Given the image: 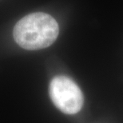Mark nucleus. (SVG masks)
<instances>
[{
  "label": "nucleus",
  "mask_w": 123,
  "mask_h": 123,
  "mask_svg": "<svg viewBox=\"0 0 123 123\" xmlns=\"http://www.w3.org/2000/svg\"><path fill=\"white\" fill-rule=\"evenodd\" d=\"M58 33V24L52 16L43 12H36L26 15L15 24L13 36L22 48L36 50L52 45Z\"/></svg>",
  "instance_id": "f257e3e1"
},
{
  "label": "nucleus",
  "mask_w": 123,
  "mask_h": 123,
  "mask_svg": "<svg viewBox=\"0 0 123 123\" xmlns=\"http://www.w3.org/2000/svg\"><path fill=\"white\" fill-rule=\"evenodd\" d=\"M51 101L58 110L66 114H74L82 109L84 98L78 86L66 76H56L49 87Z\"/></svg>",
  "instance_id": "f03ea898"
}]
</instances>
